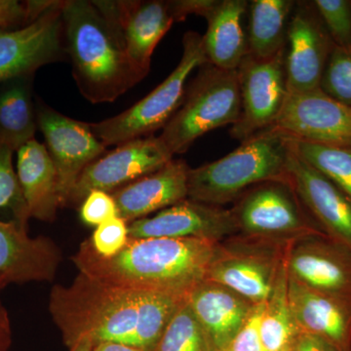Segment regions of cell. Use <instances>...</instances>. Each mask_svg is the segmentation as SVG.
Listing matches in <instances>:
<instances>
[{
  "mask_svg": "<svg viewBox=\"0 0 351 351\" xmlns=\"http://www.w3.org/2000/svg\"><path fill=\"white\" fill-rule=\"evenodd\" d=\"M270 128L295 140L351 149V107L321 89L289 94L278 119Z\"/></svg>",
  "mask_w": 351,
  "mask_h": 351,
  "instance_id": "5bb4252c",
  "label": "cell"
},
{
  "mask_svg": "<svg viewBox=\"0 0 351 351\" xmlns=\"http://www.w3.org/2000/svg\"><path fill=\"white\" fill-rule=\"evenodd\" d=\"M5 286H7V283L4 282V281L2 280V279H0V291H1L2 289L5 287Z\"/></svg>",
  "mask_w": 351,
  "mask_h": 351,
  "instance_id": "b9f144b4",
  "label": "cell"
},
{
  "mask_svg": "<svg viewBox=\"0 0 351 351\" xmlns=\"http://www.w3.org/2000/svg\"><path fill=\"white\" fill-rule=\"evenodd\" d=\"M129 239H198L223 241L239 234L230 209L186 199L129 223Z\"/></svg>",
  "mask_w": 351,
  "mask_h": 351,
  "instance_id": "e0dca14e",
  "label": "cell"
},
{
  "mask_svg": "<svg viewBox=\"0 0 351 351\" xmlns=\"http://www.w3.org/2000/svg\"><path fill=\"white\" fill-rule=\"evenodd\" d=\"M119 216L114 198L105 191H91L84 198L80 207V218L83 223L96 228L108 219Z\"/></svg>",
  "mask_w": 351,
  "mask_h": 351,
  "instance_id": "e575fe53",
  "label": "cell"
},
{
  "mask_svg": "<svg viewBox=\"0 0 351 351\" xmlns=\"http://www.w3.org/2000/svg\"><path fill=\"white\" fill-rule=\"evenodd\" d=\"M219 3V0H172L170 7L175 22H182L191 15L207 19Z\"/></svg>",
  "mask_w": 351,
  "mask_h": 351,
  "instance_id": "8d00e7d4",
  "label": "cell"
},
{
  "mask_svg": "<svg viewBox=\"0 0 351 351\" xmlns=\"http://www.w3.org/2000/svg\"><path fill=\"white\" fill-rule=\"evenodd\" d=\"M63 2L55 1L38 19L25 27L0 29V83L34 75L41 66L66 59Z\"/></svg>",
  "mask_w": 351,
  "mask_h": 351,
  "instance_id": "7c38bea8",
  "label": "cell"
},
{
  "mask_svg": "<svg viewBox=\"0 0 351 351\" xmlns=\"http://www.w3.org/2000/svg\"><path fill=\"white\" fill-rule=\"evenodd\" d=\"M13 154L12 149L0 144V214L8 212L13 221L27 226L31 217L14 168Z\"/></svg>",
  "mask_w": 351,
  "mask_h": 351,
  "instance_id": "f546056e",
  "label": "cell"
},
{
  "mask_svg": "<svg viewBox=\"0 0 351 351\" xmlns=\"http://www.w3.org/2000/svg\"><path fill=\"white\" fill-rule=\"evenodd\" d=\"M36 115L44 145L57 170L60 204L66 207L83 171L105 154L107 147L96 137L90 123L66 117L43 101L36 103Z\"/></svg>",
  "mask_w": 351,
  "mask_h": 351,
  "instance_id": "30bf717a",
  "label": "cell"
},
{
  "mask_svg": "<svg viewBox=\"0 0 351 351\" xmlns=\"http://www.w3.org/2000/svg\"><path fill=\"white\" fill-rule=\"evenodd\" d=\"M288 170L295 193L316 225L329 239L351 250L350 198L292 149Z\"/></svg>",
  "mask_w": 351,
  "mask_h": 351,
  "instance_id": "ac0fdd59",
  "label": "cell"
},
{
  "mask_svg": "<svg viewBox=\"0 0 351 351\" xmlns=\"http://www.w3.org/2000/svg\"><path fill=\"white\" fill-rule=\"evenodd\" d=\"M172 159L167 147L154 136L117 145L83 171L69 196L66 206L82 204L91 191L113 193L160 169Z\"/></svg>",
  "mask_w": 351,
  "mask_h": 351,
  "instance_id": "8fae6325",
  "label": "cell"
},
{
  "mask_svg": "<svg viewBox=\"0 0 351 351\" xmlns=\"http://www.w3.org/2000/svg\"><path fill=\"white\" fill-rule=\"evenodd\" d=\"M189 306L214 351H226L255 304L221 284L204 280L188 295Z\"/></svg>",
  "mask_w": 351,
  "mask_h": 351,
  "instance_id": "7402d4cb",
  "label": "cell"
},
{
  "mask_svg": "<svg viewBox=\"0 0 351 351\" xmlns=\"http://www.w3.org/2000/svg\"><path fill=\"white\" fill-rule=\"evenodd\" d=\"M189 169L186 161L172 159L156 172L114 191L112 195L120 218L130 223L189 198Z\"/></svg>",
  "mask_w": 351,
  "mask_h": 351,
  "instance_id": "ffe728a7",
  "label": "cell"
},
{
  "mask_svg": "<svg viewBox=\"0 0 351 351\" xmlns=\"http://www.w3.org/2000/svg\"><path fill=\"white\" fill-rule=\"evenodd\" d=\"M182 47L180 63L151 93L119 115L90 123L92 131L106 147L154 136L179 110L186 95L189 76L196 68L208 64L202 36L197 32H186Z\"/></svg>",
  "mask_w": 351,
  "mask_h": 351,
  "instance_id": "8992f818",
  "label": "cell"
},
{
  "mask_svg": "<svg viewBox=\"0 0 351 351\" xmlns=\"http://www.w3.org/2000/svg\"><path fill=\"white\" fill-rule=\"evenodd\" d=\"M313 3L336 46L351 47V0H314Z\"/></svg>",
  "mask_w": 351,
  "mask_h": 351,
  "instance_id": "1f68e13d",
  "label": "cell"
},
{
  "mask_svg": "<svg viewBox=\"0 0 351 351\" xmlns=\"http://www.w3.org/2000/svg\"><path fill=\"white\" fill-rule=\"evenodd\" d=\"M218 243L198 239H129L114 257L103 258L85 240L71 260L80 274L104 283L188 297L206 278Z\"/></svg>",
  "mask_w": 351,
  "mask_h": 351,
  "instance_id": "7a4b0ae2",
  "label": "cell"
},
{
  "mask_svg": "<svg viewBox=\"0 0 351 351\" xmlns=\"http://www.w3.org/2000/svg\"><path fill=\"white\" fill-rule=\"evenodd\" d=\"M335 46L313 1L295 2L289 21L286 44L289 94L320 89Z\"/></svg>",
  "mask_w": 351,
  "mask_h": 351,
  "instance_id": "4fadbf2b",
  "label": "cell"
},
{
  "mask_svg": "<svg viewBox=\"0 0 351 351\" xmlns=\"http://www.w3.org/2000/svg\"><path fill=\"white\" fill-rule=\"evenodd\" d=\"M265 302L255 304L226 351H265L261 337V321Z\"/></svg>",
  "mask_w": 351,
  "mask_h": 351,
  "instance_id": "d590c367",
  "label": "cell"
},
{
  "mask_svg": "<svg viewBox=\"0 0 351 351\" xmlns=\"http://www.w3.org/2000/svg\"><path fill=\"white\" fill-rule=\"evenodd\" d=\"M295 2L294 0H253L249 2L247 55L265 60L285 49L289 21Z\"/></svg>",
  "mask_w": 351,
  "mask_h": 351,
  "instance_id": "484cf974",
  "label": "cell"
},
{
  "mask_svg": "<svg viewBox=\"0 0 351 351\" xmlns=\"http://www.w3.org/2000/svg\"><path fill=\"white\" fill-rule=\"evenodd\" d=\"M288 245L237 234L219 241L205 280L221 284L258 304L269 299Z\"/></svg>",
  "mask_w": 351,
  "mask_h": 351,
  "instance_id": "ba28073f",
  "label": "cell"
},
{
  "mask_svg": "<svg viewBox=\"0 0 351 351\" xmlns=\"http://www.w3.org/2000/svg\"><path fill=\"white\" fill-rule=\"evenodd\" d=\"M64 45L73 76L91 103H108L140 82L114 27L93 1L66 0L62 8Z\"/></svg>",
  "mask_w": 351,
  "mask_h": 351,
  "instance_id": "3957f363",
  "label": "cell"
},
{
  "mask_svg": "<svg viewBox=\"0 0 351 351\" xmlns=\"http://www.w3.org/2000/svg\"><path fill=\"white\" fill-rule=\"evenodd\" d=\"M186 298L119 287L80 272L71 285L52 288L49 311L69 348L88 338L94 345L112 341L152 351Z\"/></svg>",
  "mask_w": 351,
  "mask_h": 351,
  "instance_id": "6da1fadb",
  "label": "cell"
},
{
  "mask_svg": "<svg viewBox=\"0 0 351 351\" xmlns=\"http://www.w3.org/2000/svg\"><path fill=\"white\" fill-rule=\"evenodd\" d=\"M320 89L351 107V47L335 46L323 73Z\"/></svg>",
  "mask_w": 351,
  "mask_h": 351,
  "instance_id": "4dcf8cb0",
  "label": "cell"
},
{
  "mask_svg": "<svg viewBox=\"0 0 351 351\" xmlns=\"http://www.w3.org/2000/svg\"><path fill=\"white\" fill-rule=\"evenodd\" d=\"M237 71L241 112L230 134L242 143L274 125L287 101L286 48L269 59L246 55Z\"/></svg>",
  "mask_w": 351,
  "mask_h": 351,
  "instance_id": "9c48e42d",
  "label": "cell"
},
{
  "mask_svg": "<svg viewBox=\"0 0 351 351\" xmlns=\"http://www.w3.org/2000/svg\"><path fill=\"white\" fill-rule=\"evenodd\" d=\"M247 0H219L207 18V31L202 36L208 64L226 71H237L247 53L244 17L248 12Z\"/></svg>",
  "mask_w": 351,
  "mask_h": 351,
  "instance_id": "cb8c5ba5",
  "label": "cell"
},
{
  "mask_svg": "<svg viewBox=\"0 0 351 351\" xmlns=\"http://www.w3.org/2000/svg\"><path fill=\"white\" fill-rule=\"evenodd\" d=\"M289 351H341L329 341L309 332H300Z\"/></svg>",
  "mask_w": 351,
  "mask_h": 351,
  "instance_id": "74e56055",
  "label": "cell"
},
{
  "mask_svg": "<svg viewBox=\"0 0 351 351\" xmlns=\"http://www.w3.org/2000/svg\"><path fill=\"white\" fill-rule=\"evenodd\" d=\"M17 172L29 217L51 221L61 208L59 180L54 163L46 149L36 138L17 152Z\"/></svg>",
  "mask_w": 351,
  "mask_h": 351,
  "instance_id": "603a6c76",
  "label": "cell"
},
{
  "mask_svg": "<svg viewBox=\"0 0 351 351\" xmlns=\"http://www.w3.org/2000/svg\"><path fill=\"white\" fill-rule=\"evenodd\" d=\"M12 341L10 319L5 307L0 301V351H8Z\"/></svg>",
  "mask_w": 351,
  "mask_h": 351,
  "instance_id": "f35d334b",
  "label": "cell"
},
{
  "mask_svg": "<svg viewBox=\"0 0 351 351\" xmlns=\"http://www.w3.org/2000/svg\"><path fill=\"white\" fill-rule=\"evenodd\" d=\"M230 211L239 234L251 239L288 245L308 235L325 234L302 205L290 179L252 186L234 201Z\"/></svg>",
  "mask_w": 351,
  "mask_h": 351,
  "instance_id": "52a82bcc",
  "label": "cell"
},
{
  "mask_svg": "<svg viewBox=\"0 0 351 351\" xmlns=\"http://www.w3.org/2000/svg\"><path fill=\"white\" fill-rule=\"evenodd\" d=\"M54 2L0 0V29H15L31 24Z\"/></svg>",
  "mask_w": 351,
  "mask_h": 351,
  "instance_id": "836d02e7",
  "label": "cell"
},
{
  "mask_svg": "<svg viewBox=\"0 0 351 351\" xmlns=\"http://www.w3.org/2000/svg\"><path fill=\"white\" fill-rule=\"evenodd\" d=\"M291 147L276 129L256 134L218 160L189 171V198L221 206L260 182L289 179Z\"/></svg>",
  "mask_w": 351,
  "mask_h": 351,
  "instance_id": "277c9868",
  "label": "cell"
},
{
  "mask_svg": "<svg viewBox=\"0 0 351 351\" xmlns=\"http://www.w3.org/2000/svg\"><path fill=\"white\" fill-rule=\"evenodd\" d=\"M129 223L120 217L108 219L97 226L88 240L93 250L103 258H112L119 253L129 240Z\"/></svg>",
  "mask_w": 351,
  "mask_h": 351,
  "instance_id": "d6a6232c",
  "label": "cell"
},
{
  "mask_svg": "<svg viewBox=\"0 0 351 351\" xmlns=\"http://www.w3.org/2000/svg\"><path fill=\"white\" fill-rule=\"evenodd\" d=\"M119 34L129 63L141 80L151 68L152 53L175 23L170 1H93Z\"/></svg>",
  "mask_w": 351,
  "mask_h": 351,
  "instance_id": "9a60e30c",
  "label": "cell"
},
{
  "mask_svg": "<svg viewBox=\"0 0 351 351\" xmlns=\"http://www.w3.org/2000/svg\"><path fill=\"white\" fill-rule=\"evenodd\" d=\"M92 351H143L133 346L123 345V343H112V341H105V343H99L94 345Z\"/></svg>",
  "mask_w": 351,
  "mask_h": 351,
  "instance_id": "ab89813d",
  "label": "cell"
},
{
  "mask_svg": "<svg viewBox=\"0 0 351 351\" xmlns=\"http://www.w3.org/2000/svg\"><path fill=\"white\" fill-rule=\"evenodd\" d=\"M288 276L306 287L351 301V250L325 234L288 244Z\"/></svg>",
  "mask_w": 351,
  "mask_h": 351,
  "instance_id": "2e32d148",
  "label": "cell"
},
{
  "mask_svg": "<svg viewBox=\"0 0 351 351\" xmlns=\"http://www.w3.org/2000/svg\"><path fill=\"white\" fill-rule=\"evenodd\" d=\"M291 311L300 332L322 337L351 351V301L313 290L288 276Z\"/></svg>",
  "mask_w": 351,
  "mask_h": 351,
  "instance_id": "44dd1931",
  "label": "cell"
},
{
  "mask_svg": "<svg viewBox=\"0 0 351 351\" xmlns=\"http://www.w3.org/2000/svg\"><path fill=\"white\" fill-rule=\"evenodd\" d=\"M288 138L291 149L297 156L327 178L351 200V149Z\"/></svg>",
  "mask_w": 351,
  "mask_h": 351,
  "instance_id": "83f0119b",
  "label": "cell"
},
{
  "mask_svg": "<svg viewBox=\"0 0 351 351\" xmlns=\"http://www.w3.org/2000/svg\"><path fill=\"white\" fill-rule=\"evenodd\" d=\"M300 331L291 311L285 261L269 299L265 302L261 337L265 351H289Z\"/></svg>",
  "mask_w": 351,
  "mask_h": 351,
  "instance_id": "4316f807",
  "label": "cell"
},
{
  "mask_svg": "<svg viewBox=\"0 0 351 351\" xmlns=\"http://www.w3.org/2000/svg\"><path fill=\"white\" fill-rule=\"evenodd\" d=\"M93 346L91 339L84 338L80 339L73 348H69V351H92Z\"/></svg>",
  "mask_w": 351,
  "mask_h": 351,
  "instance_id": "60d3db41",
  "label": "cell"
},
{
  "mask_svg": "<svg viewBox=\"0 0 351 351\" xmlns=\"http://www.w3.org/2000/svg\"><path fill=\"white\" fill-rule=\"evenodd\" d=\"M34 76H18L0 83V144L14 152L34 140L38 129L32 97Z\"/></svg>",
  "mask_w": 351,
  "mask_h": 351,
  "instance_id": "d4e9b609",
  "label": "cell"
},
{
  "mask_svg": "<svg viewBox=\"0 0 351 351\" xmlns=\"http://www.w3.org/2000/svg\"><path fill=\"white\" fill-rule=\"evenodd\" d=\"M62 254L53 240L29 237L27 226L0 221V279L7 283L51 282Z\"/></svg>",
  "mask_w": 351,
  "mask_h": 351,
  "instance_id": "d6986e66",
  "label": "cell"
},
{
  "mask_svg": "<svg viewBox=\"0 0 351 351\" xmlns=\"http://www.w3.org/2000/svg\"><path fill=\"white\" fill-rule=\"evenodd\" d=\"M152 351H214L188 300L169 321Z\"/></svg>",
  "mask_w": 351,
  "mask_h": 351,
  "instance_id": "f1b7e54d",
  "label": "cell"
},
{
  "mask_svg": "<svg viewBox=\"0 0 351 351\" xmlns=\"http://www.w3.org/2000/svg\"><path fill=\"white\" fill-rule=\"evenodd\" d=\"M239 71L206 64L186 87L181 107L158 136L173 156L184 154L208 132L233 125L239 119Z\"/></svg>",
  "mask_w": 351,
  "mask_h": 351,
  "instance_id": "5b68a950",
  "label": "cell"
}]
</instances>
